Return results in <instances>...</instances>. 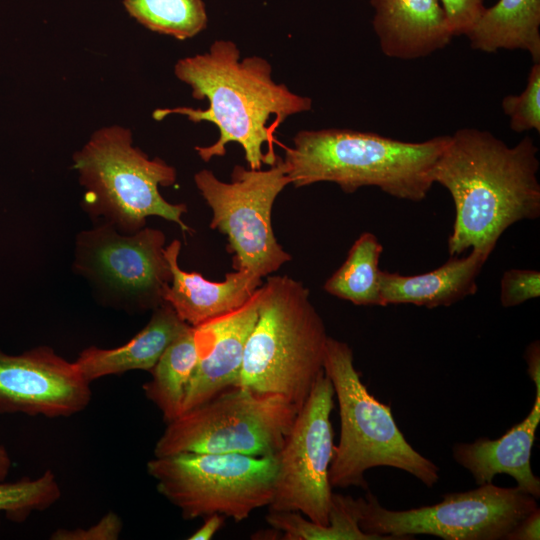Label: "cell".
I'll use <instances>...</instances> for the list:
<instances>
[{
    "instance_id": "6da1fadb",
    "label": "cell",
    "mask_w": 540,
    "mask_h": 540,
    "mask_svg": "<svg viewBox=\"0 0 540 540\" xmlns=\"http://www.w3.org/2000/svg\"><path fill=\"white\" fill-rule=\"evenodd\" d=\"M539 149L530 136L509 146L490 131L461 128L433 171L455 207L448 238L450 256L469 248L492 253L512 225L540 216Z\"/></svg>"
},
{
    "instance_id": "7a4b0ae2",
    "label": "cell",
    "mask_w": 540,
    "mask_h": 540,
    "mask_svg": "<svg viewBox=\"0 0 540 540\" xmlns=\"http://www.w3.org/2000/svg\"><path fill=\"white\" fill-rule=\"evenodd\" d=\"M176 77L192 88L197 100L206 99V109L160 108L152 116L162 120L171 114L186 116L193 123L215 124L219 138L210 146H197L200 158L208 162L226 154V145L240 144L250 169L272 166L278 156L275 133L291 115L312 109V99L293 93L272 79L270 63L258 56L240 59L232 41L217 40L208 52L180 59Z\"/></svg>"
},
{
    "instance_id": "3957f363",
    "label": "cell",
    "mask_w": 540,
    "mask_h": 540,
    "mask_svg": "<svg viewBox=\"0 0 540 540\" xmlns=\"http://www.w3.org/2000/svg\"><path fill=\"white\" fill-rule=\"evenodd\" d=\"M449 141L441 135L420 142L349 129L302 130L283 146L290 184H337L345 193L374 186L397 199L419 202L433 186L432 171Z\"/></svg>"
},
{
    "instance_id": "277c9868",
    "label": "cell",
    "mask_w": 540,
    "mask_h": 540,
    "mask_svg": "<svg viewBox=\"0 0 540 540\" xmlns=\"http://www.w3.org/2000/svg\"><path fill=\"white\" fill-rule=\"evenodd\" d=\"M328 334L309 290L287 275L259 287L258 316L237 386L284 397L298 410L324 372Z\"/></svg>"
},
{
    "instance_id": "5b68a950",
    "label": "cell",
    "mask_w": 540,
    "mask_h": 540,
    "mask_svg": "<svg viewBox=\"0 0 540 540\" xmlns=\"http://www.w3.org/2000/svg\"><path fill=\"white\" fill-rule=\"evenodd\" d=\"M324 373L333 385L340 416V438L329 469L332 488L367 490L365 472L382 466L409 473L432 488L439 481V468L406 440L391 407L368 391L346 342L329 336Z\"/></svg>"
},
{
    "instance_id": "8992f818",
    "label": "cell",
    "mask_w": 540,
    "mask_h": 540,
    "mask_svg": "<svg viewBox=\"0 0 540 540\" xmlns=\"http://www.w3.org/2000/svg\"><path fill=\"white\" fill-rule=\"evenodd\" d=\"M73 168L85 190L84 208L119 232L141 230L150 216L192 232L182 220L186 205L170 203L159 192V186L175 183V168L134 147L129 129L112 125L94 132L73 155Z\"/></svg>"
},
{
    "instance_id": "52a82bcc",
    "label": "cell",
    "mask_w": 540,
    "mask_h": 540,
    "mask_svg": "<svg viewBox=\"0 0 540 540\" xmlns=\"http://www.w3.org/2000/svg\"><path fill=\"white\" fill-rule=\"evenodd\" d=\"M298 411L280 395L234 386L166 423L154 457L177 453L275 456Z\"/></svg>"
},
{
    "instance_id": "ba28073f",
    "label": "cell",
    "mask_w": 540,
    "mask_h": 540,
    "mask_svg": "<svg viewBox=\"0 0 540 540\" xmlns=\"http://www.w3.org/2000/svg\"><path fill=\"white\" fill-rule=\"evenodd\" d=\"M276 466V456L177 453L154 457L146 469L184 519L220 514L241 522L271 503Z\"/></svg>"
},
{
    "instance_id": "9c48e42d",
    "label": "cell",
    "mask_w": 540,
    "mask_h": 540,
    "mask_svg": "<svg viewBox=\"0 0 540 540\" xmlns=\"http://www.w3.org/2000/svg\"><path fill=\"white\" fill-rule=\"evenodd\" d=\"M359 526L382 540H408L430 535L444 540H505L537 499L516 487L491 483L445 494L432 505L392 510L371 492L358 497Z\"/></svg>"
},
{
    "instance_id": "30bf717a",
    "label": "cell",
    "mask_w": 540,
    "mask_h": 540,
    "mask_svg": "<svg viewBox=\"0 0 540 540\" xmlns=\"http://www.w3.org/2000/svg\"><path fill=\"white\" fill-rule=\"evenodd\" d=\"M194 182L212 210L210 228L228 240L235 270L264 278L291 261L274 235L271 218L277 196L290 184L282 157L266 170L235 165L230 182L203 169Z\"/></svg>"
},
{
    "instance_id": "8fae6325",
    "label": "cell",
    "mask_w": 540,
    "mask_h": 540,
    "mask_svg": "<svg viewBox=\"0 0 540 540\" xmlns=\"http://www.w3.org/2000/svg\"><path fill=\"white\" fill-rule=\"evenodd\" d=\"M165 247L159 229L124 234L103 223L79 233L74 265L109 304L131 311L154 310L164 303L172 278Z\"/></svg>"
},
{
    "instance_id": "7c38bea8",
    "label": "cell",
    "mask_w": 540,
    "mask_h": 540,
    "mask_svg": "<svg viewBox=\"0 0 540 540\" xmlns=\"http://www.w3.org/2000/svg\"><path fill=\"white\" fill-rule=\"evenodd\" d=\"M333 407V385L323 372L275 455L277 466L269 511L297 512L317 524H329L333 495L329 469L335 446L330 421Z\"/></svg>"
},
{
    "instance_id": "4fadbf2b",
    "label": "cell",
    "mask_w": 540,
    "mask_h": 540,
    "mask_svg": "<svg viewBox=\"0 0 540 540\" xmlns=\"http://www.w3.org/2000/svg\"><path fill=\"white\" fill-rule=\"evenodd\" d=\"M92 391L74 362L48 346L21 354L0 348V413L70 417L90 403Z\"/></svg>"
},
{
    "instance_id": "5bb4252c",
    "label": "cell",
    "mask_w": 540,
    "mask_h": 540,
    "mask_svg": "<svg viewBox=\"0 0 540 540\" xmlns=\"http://www.w3.org/2000/svg\"><path fill=\"white\" fill-rule=\"evenodd\" d=\"M258 305L259 288L238 309L193 327L198 362L182 413L237 386L245 345L257 320Z\"/></svg>"
},
{
    "instance_id": "9a60e30c",
    "label": "cell",
    "mask_w": 540,
    "mask_h": 540,
    "mask_svg": "<svg viewBox=\"0 0 540 540\" xmlns=\"http://www.w3.org/2000/svg\"><path fill=\"white\" fill-rule=\"evenodd\" d=\"M382 53L416 60L443 49L454 37L440 0H369Z\"/></svg>"
},
{
    "instance_id": "2e32d148",
    "label": "cell",
    "mask_w": 540,
    "mask_h": 540,
    "mask_svg": "<svg viewBox=\"0 0 540 540\" xmlns=\"http://www.w3.org/2000/svg\"><path fill=\"white\" fill-rule=\"evenodd\" d=\"M540 423V393L526 417L497 439L478 438L471 443H456L453 459L465 468L477 485L491 483L498 474H508L516 486L536 499L540 479L531 468V452Z\"/></svg>"
},
{
    "instance_id": "e0dca14e",
    "label": "cell",
    "mask_w": 540,
    "mask_h": 540,
    "mask_svg": "<svg viewBox=\"0 0 540 540\" xmlns=\"http://www.w3.org/2000/svg\"><path fill=\"white\" fill-rule=\"evenodd\" d=\"M180 250L181 242L177 239L165 247L172 278L164 293V302L192 327L238 309L263 283L262 278L246 270L229 272L221 282L186 272L178 264Z\"/></svg>"
},
{
    "instance_id": "ac0fdd59",
    "label": "cell",
    "mask_w": 540,
    "mask_h": 540,
    "mask_svg": "<svg viewBox=\"0 0 540 540\" xmlns=\"http://www.w3.org/2000/svg\"><path fill=\"white\" fill-rule=\"evenodd\" d=\"M491 254L479 250L465 257L451 256L440 267L418 275L381 271L384 306L412 304L433 309L447 307L474 295L477 277Z\"/></svg>"
},
{
    "instance_id": "d6986e66",
    "label": "cell",
    "mask_w": 540,
    "mask_h": 540,
    "mask_svg": "<svg viewBox=\"0 0 540 540\" xmlns=\"http://www.w3.org/2000/svg\"><path fill=\"white\" fill-rule=\"evenodd\" d=\"M189 326L164 302L153 310L149 322L130 341L110 349L90 346L74 363L90 383L132 370L151 371L169 344Z\"/></svg>"
},
{
    "instance_id": "ffe728a7",
    "label": "cell",
    "mask_w": 540,
    "mask_h": 540,
    "mask_svg": "<svg viewBox=\"0 0 540 540\" xmlns=\"http://www.w3.org/2000/svg\"><path fill=\"white\" fill-rule=\"evenodd\" d=\"M466 37L474 50H523L540 62V0H498L485 7Z\"/></svg>"
},
{
    "instance_id": "44dd1931",
    "label": "cell",
    "mask_w": 540,
    "mask_h": 540,
    "mask_svg": "<svg viewBox=\"0 0 540 540\" xmlns=\"http://www.w3.org/2000/svg\"><path fill=\"white\" fill-rule=\"evenodd\" d=\"M197 362L194 328L189 326L169 344L150 371L152 378L142 388L166 423L182 413Z\"/></svg>"
},
{
    "instance_id": "7402d4cb",
    "label": "cell",
    "mask_w": 540,
    "mask_h": 540,
    "mask_svg": "<svg viewBox=\"0 0 540 540\" xmlns=\"http://www.w3.org/2000/svg\"><path fill=\"white\" fill-rule=\"evenodd\" d=\"M383 246L370 232H363L348 251L344 263L324 283L332 296L358 306H384L379 259Z\"/></svg>"
},
{
    "instance_id": "603a6c76",
    "label": "cell",
    "mask_w": 540,
    "mask_h": 540,
    "mask_svg": "<svg viewBox=\"0 0 540 540\" xmlns=\"http://www.w3.org/2000/svg\"><path fill=\"white\" fill-rule=\"evenodd\" d=\"M357 498L333 493L329 524H317L297 512L269 511L267 523L286 540H382L359 526Z\"/></svg>"
},
{
    "instance_id": "cb8c5ba5",
    "label": "cell",
    "mask_w": 540,
    "mask_h": 540,
    "mask_svg": "<svg viewBox=\"0 0 540 540\" xmlns=\"http://www.w3.org/2000/svg\"><path fill=\"white\" fill-rule=\"evenodd\" d=\"M123 4L149 30L179 40L194 37L208 22L202 0H124Z\"/></svg>"
},
{
    "instance_id": "d4e9b609",
    "label": "cell",
    "mask_w": 540,
    "mask_h": 540,
    "mask_svg": "<svg viewBox=\"0 0 540 540\" xmlns=\"http://www.w3.org/2000/svg\"><path fill=\"white\" fill-rule=\"evenodd\" d=\"M61 498L54 473L45 471L37 478L0 482V513L11 521H24L33 512L44 511Z\"/></svg>"
},
{
    "instance_id": "484cf974",
    "label": "cell",
    "mask_w": 540,
    "mask_h": 540,
    "mask_svg": "<svg viewBox=\"0 0 540 540\" xmlns=\"http://www.w3.org/2000/svg\"><path fill=\"white\" fill-rule=\"evenodd\" d=\"M501 108L509 118L512 131L540 132V62L533 63L524 90L518 95L504 97Z\"/></svg>"
},
{
    "instance_id": "4316f807",
    "label": "cell",
    "mask_w": 540,
    "mask_h": 540,
    "mask_svg": "<svg viewBox=\"0 0 540 540\" xmlns=\"http://www.w3.org/2000/svg\"><path fill=\"white\" fill-rule=\"evenodd\" d=\"M539 296V271L512 268L503 273L500 280V303L504 308L521 305Z\"/></svg>"
},
{
    "instance_id": "83f0119b",
    "label": "cell",
    "mask_w": 540,
    "mask_h": 540,
    "mask_svg": "<svg viewBox=\"0 0 540 540\" xmlns=\"http://www.w3.org/2000/svg\"><path fill=\"white\" fill-rule=\"evenodd\" d=\"M123 528L120 516L107 512L97 523L87 528H58L51 535V540H117Z\"/></svg>"
},
{
    "instance_id": "f1b7e54d",
    "label": "cell",
    "mask_w": 540,
    "mask_h": 540,
    "mask_svg": "<svg viewBox=\"0 0 540 540\" xmlns=\"http://www.w3.org/2000/svg\"><path fill=\"white\" fill-rule=\"evenodd\" d=\"M485 0H440L451 31L455 36H466L485 9Z\"/></svg>"
},
{
    "instance_id": "f546056e",
    "label": "cell",
    "mask_w": 540,
    "mask_h": 540,
    "mask_svg": "<svg viewBox=\"0 0 540 540\" xmlns=\"http://www.w3.org/2000/svg\"><path fill=\"white\" fill-rule=\"evenodd\" d=\"M540 509L539 507L523 518L507 535L505 540H539Z\"/></svg>"
},
{
    "instance_id": "4dcf8cb0",
    "label": "cell",
    "mask_w": 540,
    "mask_h": 540,
    "mask_svg": "<svg viewBox=\"0 0 540 540\" xmlns=\"http://www.w3.org/2000/svg\"><path fill=\"white\" fill-rule=\"evenodd\" d=\"M525 361L528 376L536 387V393H540V344L538 340L527 346Z\"/></svg>"
},
{
    "instance_id": "1f68e13d",
    "label": "cell",
    "mask_w": 540,
    "mask_h": 540,
    "mask_svg": "<svg viewBox=\"0 0 540 540\" xmlns=\"http://www.w3.org/2000/svg\"><path fill=\"white\" fill-rule=\"evenodd\" d=\"M224 524V516L211 514L206 516L204 523L191 534L189 540H210L221 529Z\"/></svg>"
},
{
    "instance_id": "d6a6232c",
    "label": "cell",
    "mask_w": 540,
    "mask_h": 540,
    "mask_svg": "<svg viewBox=\"0 0 540 540\" xmlns=\"http://www.w3.org/2000/svg\"><path fill=\"white\" fill-rule=\"evenodd\" d=\"M12 466V461L6 448L0 444V482L5 481Z\"/></svg>"
}]
</instances>
